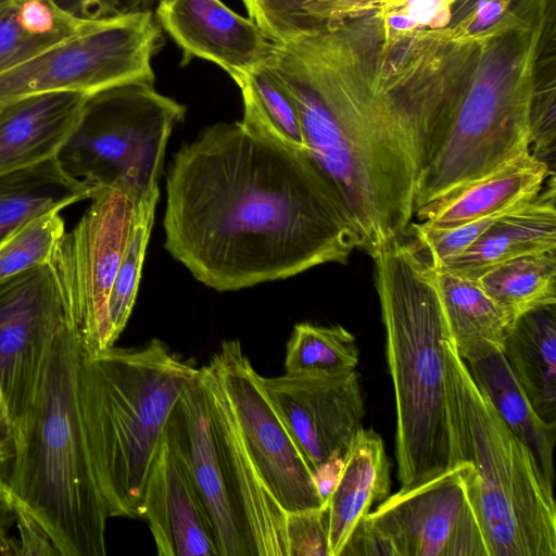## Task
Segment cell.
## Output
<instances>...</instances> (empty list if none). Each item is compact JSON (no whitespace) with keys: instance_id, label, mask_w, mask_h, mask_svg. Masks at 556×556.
<instances>
[{"instance_id":"cell-1","label":"cell","mask_w":556,"mask_h":556,"mask_svg":"<svg viewBox=\"0 0 556 556\" xmlns=\"http://www.w3.org/2000/svg\"><path fill=\"white\" fill-rule=\"evenodd\" d=\"M477 56L478 41L395 29L378 10L273 43L264 64L293 100L305 148L371 257L408 230Z\"/></svg>"},{"instance_id":"cell-2","label":"cell","mask_w":556,"mask_h":556,"mask_svg":"<svg viewBox=\"0 0 556 556\" xmlns=\"http://www.w3.org/2000/svg\"><path fill=\"white\" fill-rule=\"evenodd\" d=\"M164 248L199 282L237 291L346 264L355 230L307 150L215 123L174 154L166 176Z\"/></svg>"},{"instance_id":"cell-3","label":"cell","mask_w":556,"mask_h":556,"mask_svg":"<svg viewBox=\"0 0 556 556\" xmlns=\"http://www.w3.org/2000/svg\"><path fill=\"white\" fill-rule=\"evenodd\" d=\"M555 2L510 0L504 17L479 39L447 137L418 184L416 210L531 152L533 97L556 74Z\"/></svg>"},{"instance_id":"cell-4","label":"cell","mask_w":556,"mask_h":556,"mask_svg":"<svg viewBox=\"0 0 556 556\" xmlns=\"http://www.w3.org/2000/svg\"><path fill=\"white\" fill-rule=\"evenodd\" d=\"M83 344L67 324L46 363L37 393L8 432L12 503L46 532L58 555L104 556L109 517L88 446L79 400Z\"/></svg>"},{"instance_id":"cell-5","label":"cell","mask_w":556,"mask_h":556,"mask_svg":"<svg viewBox=\"0 0 556 556\" xmlns=\"http://www.w3.org/2000/svg\"><path fill=\"white\" fill-rule=\"evenodd\" d=\"M395 399L401 489L453 466L445 402L444 341L450 334L434 268L401 238L374 256Z\"/></svg>"},{"instance_id":"cell-6","label":"cell","mask_w":556,"mask_h":556,"mask_svg":"<svg viewBox=\"0 0 556 556\" xmlns=\"http://www.w3.org/2000/svg\"><path fill=\"white\" fill-rule=\"evenodd\" d=\"M199 368L160 339L83 352L79 400L109 517H141L147 476L169 416Z\"/></svg>"},{"instance_id":"cell-7","label":"cell","mask_w":556,"mask_h":556,"mask_svg":"<svg viewBox=\"0 0 556 556\" xmlns=\"http://www.w3.org/2000/svg\"><path fill=\"white\" fill-rule=\"evenodd\" d=\"M444 366L452 462L468 463L466 479L490 556H556L554 485L477 387L450 334Z\"/></svg>"},{"instance_id":"cell-8","label":"cell","mask_w":556,"mask_h":556,"mask_svg":"<svg viewBox=\"0 0 556 556\" xmlns=\"http://www.w3.org/2000/svg\"><path fill=\"white\" fill-rule=\"evenodd\" d=\"M186 110L153 84L94 93L58 159L70 175L98 188L124 184L140 200L160 193L167 141Z\"/></svg>"},{"instance_id":"cell-9","label":"cell","mask_w":556,"mask_h":556,"mask_svg":"<svg viewBox=\"0 0 556 556\" xmlns=\"http://www.w3.org/2000/svg\"><path fill=\"white\" fill-rule=\"evenodd\" d=\"M163 43L151 10L96 18L81 33L0 73V108L45 92L88 96L129 84H153V55Z\"/></svg>"},{"instance_id":"cell-10","label":"cell","mask_w":556,"mask_h":556,"mask_svg":"<svg viewBox=\"0 0 556 556\" xmlns=\"http://www.w3.org/2000/svg\"><path fill=\"white\" fill-rule=\"evenodd\" d=\"M460 462L389 495L358 523L340 556H490Z\"/></svg>"},{"instance_id":"cell-11","label":"cell","mask_w":556,"mask_h":556,"mask_svg":"<svg viewBox=\"0 0 556 556\" xmlns=\"http://www.w3.org/2000/svg\"><path fill=\"white\" fill-rule=\"evenodd\" d=\"M90 200V206L73 230L60 238L50 257L68 321L78 331L86 354L114 345L109 299L143 199L118 184L100 188Z\"/></svg>"},{"instance_id":"cell-12","label":"cell","mask_w":556,"mask_h":556,"mask_svg":"<svg viewBox=\"0 0 556 556\" xmlns=\"http://www.w3.org/2000/svg\"><path fill=\"white\" fill-rule=\"evenodd\" d=\"M67 324L50 261L0 281V390L7 432L34 401L49 354Z\"/></svg>"},{"instance_id":"cell-13","label":"cell","mask_w":556,"mask_h":556,"mask_svg":"<svg viewBox=\"0 0 556 556\" xmlns=\"http://www.w3.org/2000/svg\"><path fill=\"white\" fill-rule=\"evenodd\" d=\"M208 365L220 379L245 443L282 508L295 511L321 506L325 501L313 471L240 341H223Z\"/></svg>"},{"instance_id":"cell-14","label":"cell","mask_w":556,"mask_h":556,"mask_svg":"<svg viewBox=\"0 0 556 556\" xmlns=\"http://www.w3.org/2000/svg\"><path fill=\"white\" fill-rule=\"evenodd\" d=\"M263 384L314 472L343 458L365 415L356 370L283 374Z\"/></svg>"},{"instance_id":"cell-15","label":"cell","mask_w":556,"mask_h":556,"mask_svg":"<svg viewBox=\"0 0 556 556\" xmlns=\"http://www.w3.org/2000/svg\"><path fill=\"white\" fill-rule=\"evenodd\" d=\"M200 374L208 396L226 483L250 556H289L286 510L258 469L217 374L208 364L200 368Z\"/></svg>"},{"instance_id":"cell-16","label":"cell","mask_w":556,"mask_h":556,"mask_svg":"<svg viewBox=\"0 0 556 556\" xmlns=\"http://www.w3.org/2000/svg\"><path fill=\"white\" fill-rule=\"evenodd\" d=\"M141 518L160 556H219L201 495L167 425L144 483Z\"/></svg>"},{"instance_id":"cell-17","label":"cell","mask_w":556,"mask_h":556,"mask_svg":"<svg viewBox=\"0 0 556 556\" xmlns=\"http://www.w3.org/2000/svg\"><path fill=\"white\" fill-rule=\"evenodd\" d=\"M154 16L180 48L181 65L199 58L233 79L265 63L271 52L262 29L222 0H159Z\"/></svg>"},{"instance_id":"cell-18","label":"cell","mask_w":556,"mask_h":556,"mask_svg":"<svg viewBox=\"0 0 556 556\" xmlns=\"http://www.w3.org/2000/svg\"><path fill=\"white\" fill-rule=\"evenodd\" d=\"M167 429L179 446L201 495L219 556H250L226 483L200 368L178 399Z\"/></svg>"},{"instance_id":"cell-19","label":"cell","mask_w":556,"mask_h":556,"mask_svg":"<svg viewBox=\"0 0 556 556\" xmlns=\"http://www.w3.org/2000/svg\"><path fill=\"white\" fill-rule=\"evenodd\" d=\"M88 94L53 91L0 108V174L58 156L81 116Z\"/></svg>"},{"instance_id":"cell-20","label":"cell","mask_w":556,"mask_h":556,"mask_svg":"<svg viewBox=\"0 0 556 556\" xmlns=\"http://www.w3.org/2000/svg\"><path fill=\"white\" fill-rule=\"evenodd\" d=\"M553 174L545 162L528 152L448 190L417 208L414 216L430 228L490 216L533 199Z\"/></svg>"},{"instance_id":"cell-21","label":"cell","mask_w":556,"mask_h":556,"mask_svg":"<svg viewBox=\"0 0 556 556\" xmlns=\"http://www.w3.org/2000/svg\"><path fill=\"white\" fill-rule=\"evenodd\" d=\"M552 250H556L555 174L538 195L508 210L464 253L437 268L477 280L504 262Z\"/></svg>"},{"instance_id":"cell-22","label":"cell","mask_w":556,"mask_h":556,"mask_svg":"<svg viewBox=\"0 0 556 556\" xmlns=\"http://www.w3.org/2000/svg\"><path fill=\"white\" fill-rule=\"evenodd\" d=\"M390 462L381 437L363 426L342 458L336 484L327 498L330 556H340L374 504L389 496Z\"/></svg>"},{"instance_id":"cell-23","label":"cell","mask_w":556,"mask_h":556,"mask_svg":"<svg viewBox=\"0 0 556 556\" xmlns=\"http://www.w3.org/2000/svg\"><path fill=\"white\" fill-rule=\"evenodd\" d=\"M433 267V266H432ZM434 268V267H433ZM450 336L466 364L504 352L513 323L477 280L434 268Z\"/></svg>"},{"instance_id":"cell-24","label":"cell","mask_w":556,"mask_h":556,"mask_svg":"<svg viewBox=\"0 0 556 556\" xmlns=\"http://www.w3.org/2000/svg\"><path fill=\"white\" fill-rule=\"evenodd\" d=\"M99 189L70 175L58 156L0 174V243L26 222L90 199Z\"/></svg>"},{"instance_id":"cell-25","label":"cell","mask_w":556,"mask_h":556,"mask_svg":"<svg viewBox=\"0 0 556 556\" xmlns=\"http://www.w3.org/2000/svg\"><path fill=\"white\" fill-rule=\"evenodd\" d=\"M503 353L536 414L556 425V304L519 317Z\"/></svg>"},{"instance_id":"cell-26","label":"cell","mask_w":556,"mask_h":556,"mask_svg":"<svg viewBox=\"0 0 556 556\" xmlns=\"http://www.w3.org/2000/svg\"><path fill=\"white\" fill-rule=\"evenodd\" d=\"M483 394L508 426L530 448L545 479L554 485L556 425L545 422L534 410L503 352L467 364Z\"/></svg>"},{"instance_id":"cell-27","label":"cell","mask_w":556,"mask_h":556,"mask_svg":"<svg viewBox=\"0 0 556 556\" xmlns=\"http://www.w3.org/2000/svg\"><path fill=\"white\" fill-rule=\"evenodd\" d=\"M56 0H0V73L89 27Z\"/></svg>"},{"instance_id":"cell-28","label":"cell","mask_w":556,"mask_h":556,"mask_svg":"<svg viewBox=\"0 0 556 556\" xmlns=\"http://www.w3.org/2000/svg\"><path fill=\"white\" fill-rule=\"evenodd\" d=\"M477 281L514 324L527 313L556 304V250L509 260Z\"/></svg>"},{"instance_id":"cell-29","label":"cell","mask_w":556,"mask_h":556,"mask_svg":"<svg viewBox=\"0 0 556 556\" xmlns=\"http://www.w3.org/2000/svg\"><path fill=\"white\" fill-rule=\"evenodd\" d=\"M233 80L242 94L244 128L286 148L306 150L296 106L264 63Z\"/></svg>"},{"instance_id":"cell-30","label":"cell","mask_w":556,"mask_h":556,"mask_svg":"<svg viewBox=\"0 0 556 556\" xmlns=\"http://www.w3.org/2000/svg\"><path fill=\"white\" fill-rule=\"evenodd\" d=\"M249 17L273 43L320 31L377 10L371 0H242Z\"/></svg>"},{"instance_id":"cell-31","label":"cell","mask_w":556,"mask_h":556,"mask_svg":"<svg viewBox=\"0 0 556 556\" xmlns=\"http://www.w3.org/2000/svg\"><path fill=\"white\" fill-rule=\"evenodd\" d=\"M358 348L355 337L340 325L300 323L293 327L286 349L288 374H342L356 370Z\"/></svg>"},{"instance_id":"cell-32","label":"cell","mask_w":556,"mask_h":556,"mask_svg":"<svg viewBox=\"0 0 556 556\" xmlns=\"http://www.w3.org/2000/svg\"><path fill=\"white\" fill-rule=\"evenodd\" d=\"M160 193L143 199L109 299L110 336L113 344L124 331L132 312Z\"/></svg>"},{"instance_id":"cell-33","label":"cell","mask_w":556,"mask_h":556,"mask_svg":"<svg viewBox=\"0 0 556 556\" xmlns=\"http://www.w3.org/2000/svg\"><path fill=\"white\" fill-rule=\"evenodd\" d=\"M64 233L60 211H50L20 226L0 243V281L48 263Z\"/></svg>"},{"instance_id":"cell-34","label":"cell","mask_w":556,"mask_h":556,"mask_svg":"<svg viewBox=\"0 0 556 556\" xmlns=\"http://www.w3.org/2000/svg\"><path fill=\"white\" fill-rule=\"evenodd\" d=\"M508 210L446 228H430L420 223H410L408 230L413 231L421 252L427 253V261L437 268L464 253Z\"/></svg>"},{"instance_id":"cell-35","label":"cell","mask_w":556,"mask_h":556,"mask_svg":"<svg viewBox=\"0 0 556 556\" xmlns=\"http://www.w3.org/2000/svg\"><path fill=\"white\" fill-rule=\"evenodd\" d=\"M509 4L510 0H455L443 29L452 40H478L504 17Z\"/></svg>"},{"instance_id":"cell-36","label":"cell","mask_w":556,"mask_h":556,"mask_svg":"<svg viewBox=\"0 0 556 556\" xmlns=\"http://www.w3.org/2000/svg\"><path fill=\"white\" fill-rule=\"evenodd\" d=\"M289 556H330L327 500L315 508L286 511Z\"/></svg>"},{"instance_id":"cell-37","label":"cell","mask_w":556,"mask_h":556,"mask_svg":"<svg viewBox=\"0 0 556 556\" xmlns=\"http://www.w3.org/2000/svg\"><path fill=\"white\" fill-rule=\"evenodd\" d=\"M68 12L87 18H100L144 10L154 0H56Z\"/></svg>"},{"instance_id":"cell-38","label":"cell","mask_w":556,"mask_h":556,"mask_svg":"<svg viewBox=\"0 0 556 556\" xmlns=\"http://www.w3.org/2000/svg\"><path fill=\"white\" fill-rule=\"evenodd\" d=\"M13 510L21 536L17 554L58 555V552L42 528L17 505L13 504Z\"/></svg>"},{"instance_id":"cell-39","label":"cell","mask_w":556,"mask_h":556,"mask_svg":"<svg viewBox=\"0 0 556 556\" xmlns=\"http://www.w3.org/2000/svg\"><path fill=\"white\" fill-rule=\"evenodd\" d=\"M13 518L14 510L12 500L0 495V547L3 549L11 547L7 539V530Z\"/></svg>"},{"instance_id":"cell-40","label":"cell","mask_w":556,"mask_h":556,"mask_svg":"<svg viewBox=\"0 0 556 556\" xmlns=\"http://www.w3.org/2000/svg\"><path fill=\"white\" fill-rule=\"evenodd\" d=\"M5 418H7L5 406H4V401H3L2 393L0 390V430L2 428H4V426H5Z\"/></svg>"},{"instance_id":"cell-41","label":"cell","mask_w":556,"mask_h":556,"mask_svg":"<svg viewBox=\"0 0 556 556\" xmlns=\"http://www.w3.org/2000/svg\"><path fill=\"white\" fill-rule=\"evenodd\" d=\"M371 1H372V2H375V3H376V5H377V8H378V5H379L380 3L386 2V1H388V0H371Z\"/></svg>"}]
</instances>
